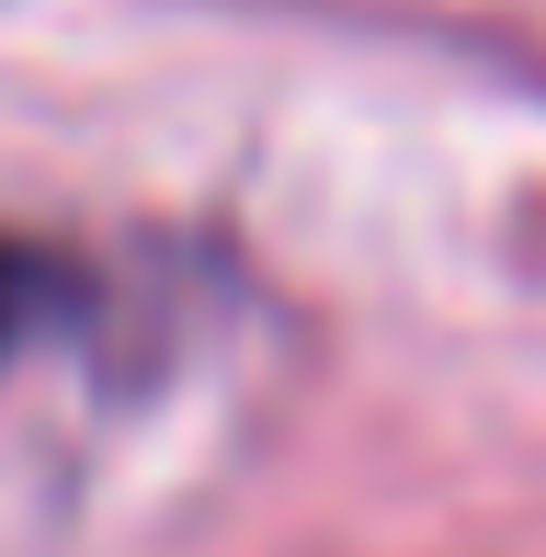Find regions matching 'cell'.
<instances>
[{
    "label": "cell",
    "instance_id": "cell-1",
    "mask_svg": "<svg viewBox=\"0 0 546 557\" xmlns=\"http://www.w3.org/2000/svg\"><path fill=\"white\" fill-rule=\"evenodd\" d=\"M46 285H58V273H46L23 239H0V364L23 352V331H35V308H46Z\"/></svg>",
    "mask_w": 546,
    "mask_h": 557
}]
</instances>
